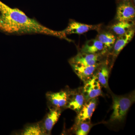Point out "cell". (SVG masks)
Returning <instances> with one entry per match:
<instances>
[{
    "mask_svg": "<svg viewBox=\"0 0 135 135\" xmlns=\"http://www.w3.org/2000/svg\"><path fill=\"white\" fill-rule=\"evenodd\" d=\"M0 30L8 33H41L56 36L68 41L62 31H53L30 18L23 12L12 8L0 1Z\"/></svg>",
    "mask_w": 135,
    "mask_h": 135,
    "instance_id": "6da1fadb",
    "label": "cell"
},
{
    "mask_svg": "<svg viewBox=\"0 0 135 135\" xmlns=\"http://www.w3.org/2000/svg\"><path fill=\"white\" fill-rule=\"evenodd\" d=\"M113 112L110 120L112 122H121L126 118L129 109L135 101L134 94L117 96L113 95Z\"/></svg>",
    "mask_w": 135,
    "mask_h": 135,
    "instance_id": "7a4b0ae2",
    "label": "cell"
},
{
    "mask_svg": "<svg viewBox=\"0 0 135 135\" xmlns=\"http://www.w3.org/2000/svg\"><path fill=\"white\" fill-rule=\"evenodd\" d=\"M82 89L85 102L96 98L102 94L101 84L96 74H93L86 82Z\"/></svg>",
    "mask_w": 135,
    "mask_h": 135,
    "instance_id": "3957f363",
    "label": "cell"
},
{
    "mask_svg": "<svg viewBox=\"0 0 135 135\" xmlns=\"http://www.w3.org/2000/svg\"><path fill=\"white\" fill-rule=\"evenodd\" d=\"M135 16L134 7L129 1H122L118 5L116 16L118 21L133 20Z\"/></svg>",
    "mask_w": 135,
    "mask_h": 135,
    "instance_id": "277c9868",
    "label": "cell"
},
{
    "mask_svg": "<svg viewBox=\"0 0 135 135\" xmlns=\"http://www.w3.org/2000/svg\"><path fill=\"white\" fill-rule=\"evenodd\" d=\"M97 104L96 98L85 102L82 108L78 113L76 119V125L83 122H90Z\"/></svg>",
    "mask_w": 135,
    "mask_h": 135,
    "instance_id": "5b68a950",
    "label": "cell"
},
{
    "mask_svg": "<svg viewBox=\"0 0 135 135\" xmlns=\"http://www.w3.org/2000/svg\"><path fill=\"white\" fill-rule=\"evenodd\" d=\"M85 103L82 90L80 91V90H78L76 91L68 93V98L65 107L75 111L78 113Z\"/></svg>",
    "mask_w": 135,
    "mask_h": 135,
    "instance_id": "8992f818",
    "label": "cell"
},
{
    "mask_svg": "<svg viewBox=\"0 0 135 135\" xmlns=\"http://www.w3.org/2000/svg\"><path fill=\"white\" fill-rule=\"evenodd\" d=\"M101 26V25H87L73 20L70 22L68 26L63 31L66 34H82L90 30H98Z\"/></svg>",
    "mask_w": 135,
    "mask_h": 135,
    "instance_id": "52a82bcc",
    "label": "cell"
},
{
    "mask_svg": "<svg viewBox=\"0 0 135 135\" xmlns=\"http://www.w3.org/2000/svg\"><path fill=\"white\" fill-rule=\"evenodd\" d=\"M70 65L75 73L84 83L94 74L99 65V64L91 66L73 64H70Z\"/></svg>",
    "mask_w": 135,
    "mask_h": 135,
    "instance_id": "ba28073f",
    "label": "cell"
},
{
    "mask_svg": "<svg viewBox=\"0 0 135 135\" xmlns=\"http://www.w3.org/2000/svg\"><path fill=\"white\" fill-rule=\"evenodd\" d=\"M99 55L80 52L70 60V64L85 66L94 65L98 64Z\"/></svg>",
    "mask_w": 135,
    "mask_h": 135,
    "instance_id": "9c48e42d",
    "label": "cell"
},
{
    "mask_svg": "<svg viewBox=\"0 0 135 135\" xmlns=\"http://www.w3.org/2000/svg\"><path fill=\"white\" fill-rule=\"evenodd\" d=\"M61 113V109L55 107L50 109L49 112L46 115L43 121L41 122L47 135L50 134L53 127L58 120Z\"/></svg>",
    "mask_w": 135,
    "mask_h": 135,
    "instance_id": "30bf717a",
    "label": "cell"
},
{
    "mask_svg": "<svg viewBox=\"0 0 135 135\" xmlns=\"http://www.w3.org/2000/svg\"><path fill=\"white\" fill-rule=\"evenodd\" d=\"M68 93L65 90L56 93L49 92L46 94V97L53 107L60 109L65 107L68 98Z\"/></svg>",
    "mask_w": 135,
    "mask_h": 135,
    "instance_id": "8fae6325",
    "label": "cell"
},
{
    "mask_svg": "<svg viewBox=\"0 0 135 135\" xmlns=\"http://www.w3.org/2000/svg\"><path fill=\"white\" fill-rule=\"evenodd\" d=\"M106 51L103 44L98 39L88 41L81 50V52L99 55Z\"/></svg>",
    "mask_w": 135,
    "mask_h": 135,
    "instance_id": "7c38bea8",
    "label": "cell"
},
{
    "mask_svg": "<svg viewBox=\"0 0 135 135\" xmlns=\"http://www.w3.org/2000/svg\"><path fill=\"white\" fill-rule=\"evenodd\" d=\"M135 31L131 29L126 33L119 35L113 46L114 55L117 56L125 47L133 39Z\"/></svg>",
    "mask_w": 135,
    "mask_h": 135,
    "instance_id": "4fadbf2b",
    "label": "cell"
},
{
    "mask_svg": "<svg viewBox=\"0 0 135 135\" xmlns=\"http://www.w3.org/2000/svg\"><path fill=\"white\" fill-rule=\"evenodd\" d=\"M134 24L133 20L118 21L111 26V29L114 33L119 36L131 29Z\"/></svg>",
    "mask_w": 135,
    "mask_h": 135,
    "instance_id": "5bb4252c",
    "label": "cell"
},
{
    "mask_svg": "<svg viewBox=\"0 0 135 135\" xmlns=\"http://www.w3.org/2000/svg\"><path fill=\"white\" fill-rule=\"evenodd\" d=\"M20 134L23 135H47L41 122L26 126Z\"/></svg>",
    "mask_w": 135,
    "mask_h": 135,
    "instance_id": "9a60e30c",
    "label": "cell"
},
{
    "mask_svg": "<svg viewBox=\"0 0 135 135\" xmlns=\"http://www.w3.org/2000/svg\"><path fill=\"white\" fill-rule=\"evenodd\" d=\"M97 39L103 44L106 50L113 47L116 40L115 36L109 32L101 33L98 35Z\"/></svg>",
    "mask_w": 135,
    "mask_h": 135,
    "instance_id": "2e32d148",
    "label": "cell"
},
{
    "mask_svg": "<svg viewBox=\"0 0 135 135\" xmlns=\"http://www.w3.org/2000/svg\"><path fill=\"white\" fill-rule=\"evenodd\" d=\"M96 75L100 84L105 88H109V70L107 66L103 65L99 67Z\"/></svg>",
    "mask_w": 135,
    "mask_h": 135,
    "instance_id": "e0dca14e",
    "label": "cell"
},
{
    "mask_svg": "<svg viewBox=\"0 0 135 135\" xmlns=\"http://www.w3.org/2000/svg\"><path fill=\"white\" fill-rule=\"evenodd\" d=\"M91 128V124L90 122H81L76 125L75 134L77 135H86Z\"/></svg>",
    "mask_w": 135,
    "mask_h": 135,
    "instance_id": "ac0fdd59",
    "label": "cell"
},
{
    "mask_svg": "<svg viewBox=\"0 0 135 135\" xmlns=\"http://www.w3.org/2000/svg\"><path fill=\"white\" fill-rule=\"evenodd\" d=\"M122 1H128L129 0H121Z\"/></svg>",
    "mask_w": 135,
    "mask_h": 135,
    "instance_id": "d6986e66",
    "label": "cell"
}]
</instances>
